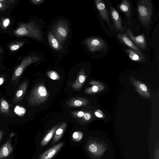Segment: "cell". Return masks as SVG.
<instances>
[{"mask_svg": "<svg viewBox=\"0 0 159 159\" xmlns=\"http://www.w3.org/2000/svg\"><path fill=\"white\" fill-rule=\"evenodd\" d=\"M28 84V83L27 81L21 84L15 94L12 101L13 102H18L22 100L25 94Z\"/></svg>", "mask_w": 159, "mask_h": 159, "instance_id": "2e32d148", "label": "cell"}, {"mask_svg": "<svg viewBox=\"0 0 159 159\" xmlns=\"http://www.w3.org/2000/svg\"><path fill=\"white\" fill-rule=\"evenodd\" d=\"M136 85L138 90L140 92L143 93H145L146 94L148 93L147 88L143 84L138 82L137 83V84H136Z\"/></svg>", "mask_w": 159, "mask_h": 159, "instance_id": "83f0119b", "label": "cell"}, {"mask_svg": "<svg viewBox=\"0 0 159 159\" xmlns=\"http://www.w3.org/2000/svg\"><path fill=\"white\" fill-rule=\"evenodd\" d=\"M59 126L58 124L53 127L52 129L48 131L44 136L40 143V145L42 147L46 145L52 139L57 129Z\"/></svg>", "mask_w": 159, "mask_h": 159, "instance_id": "ffe728a7", "label": "cell"}, {"mask_svg": "<svg viewBox=\"0 0 159 159\" xmlns=\"http://www.w3.org/2000/svg\"><path fill=\"white\" fill-rule=\"evenodd\" d=\"M86 77L84 70V69L80 70L78 74L76 80L72 85V88L76 90H80L84 84Z\"/></svg>", "mask_w": 159, "mask_h": 159, "instance_id": "9a60e30c", "label": "cell"}, {"mask_svg": "<svg viewBox=\"0 0 159 159\" xmlns=\"http://www.w3.org/2000/svg\"><path fill=\"white\" fill-rule=\"evenodd\" d=\"M83 136V134L82 132L76 131L73 133L72 138L74 141L79 142L82 139Z\"/></svg>", "mask_w": 159, "mask_h": 159, "instance_id": "d4e9b609", "label": "cell"}, {"mask_svg": "<svg viewBox=\"0 0 159 159\" xmlns=\"http://www.w3.org/2000/svg\"><path fill=\"white\" fill-rule=\"evenodd\" d=\"M40 59L39 57L34 55L28 56L24 58L13 72L11 80L12 82H17L26 67L31 63L39 61Z\"/></svg>", "mask_w": 159, "mask_h": 159, "instance_id": "5b68a950", "label": "cell"}, {"mask_svg": "<svg viewBox=\"0 0 159 159\" xmlns=\"http://www.w3.org/2000/svg\"><path fill=\"white\" fill-rule=\"evenodd\" d=\"M126 52L132 60L136 61H145L141 57L133 50L127 49L126 50Z\"/></svg>", "mask_w": 159, "mask_h": 159, "instance_id": "7402d4cb", "label": "cell"}, {"mask_svg": "<svg viewBox=\"0 0 159 159\" xmlns=\"http://www.w3.org/2000/svg\"><path fill=\"white\" fill-rule=\"evenodd\" d=\"M117 37L121 43L135 52L141 57L144 61H146V59L145 55L130 40L126 33H123L121 32L118 34Z\"/></svg>", "mask_w": 159, "mask_h": 159, "instance_id": "ba28073f", "label": "cell"}, {"mask_svg": "<svg viewBox=\"0 0 159 159\" xmlns=\"http://www.w3.org/2000/svg\"><path fill=\"white\" fill-rule=\"evenodd\" d=\"M3 50H2V49L0 47V53H2L3 52Z\"/></svg>", "mask_w": 159, "mask_h": 159, "instance_id": "d590c367", "label": "cell"}, {"mask_svg": "<svg viewBox=\"0 0 159 159\" xmlns=\"http://www.w3.org/2000/svg\"><path fill=\"white\" fill-rule=\"evenodd\" d=\"M10 20L9 18H6L3 19L2 22V26L4 29H6L10 24Z\"/></svg>", "mask_w": 159, "mask_h": 159, "instance_id": "f546056e", "label": "cell"}, {"mask_svg": "<svg viewBox=\"0 0 159 159\" xmlns=\"http://www.w3.org/2000/svg\"><path fill=\"white\" fill-rule=\"evenodd\" d=\"M91 118V114L89 113H85L84 116L79 120L81 124H84L89 121Z\"/></svg>", "mask_w": 159, "mask_h": 159, "instance_id": "f1b7e54d", "label": "cell"}, {"mask_svg": "<svg viewBox=\"0 0 159 159\" xmlns=\"http://www.w3.org/2000/svg\"><path fill=\"white\" fill-rule=\"evenodd\" d=\"M49 96L47 90L43 84L35 86L31 92L28 100L29 105L35 106L45 102Z\"/></svg>", "mask_w": 159, "mask_h": 159, "instance_id": "3957f363", "label": "cell"}, {"mask_svg": "<svg viewBox=\"0 0 159 159\" xmlns=\"http://www.w3.org/2000/svg\"><path fill=\"white\" fill-rule=\"evenodd\" d=\"M15 2L14 0H0V11H5Z\"/></svg>", "mask_w": 159, "mask_h": 159, "instance_id": "603a6c76", "label": "cell"}, {"mask_svg": "<svg viewBox=\"0 0 159 159\" xmlns=\"http://www.w3.org/2000/svg\"><path fill=\"white\" fill-rule=\"evenodd\" d=\"M88 100L85 98L77 97L70 98L66 103V106L67 107H79L86 105Z\"/></svg>", "mask_w": 159, "mask_h": 159, "instance_id": "4fadbf2b", "label": "cell"}, {"mask_svg": "<svg viewBox=\"0 0 159 159\" xmlns=\"http://www.w3.org/2000/svg\"><path fill=\"white\" fill-rule=\"evenodd\" d=\"M4 81V79L2 77H0V85H2Z\"/></svg>", "mask_w": 159, "mask_h": 159, "instance_id": "836d02e7", "label": "cell"}, {"mask_svg": "<svg viewBox=\"0 0 159 159\" xmlns=\"http://www.w3.org/2000/svg\"><path fill=\"white\" fill-rule=\"evenodd\" d=\"M24 43V42L23 41H16L10 44L9 48L11 51L15 52L19 49Z\"/></svg>", "mask_w": 159, "mask_h": 159, "instance_id": "cb8c5ba5", "label": "cell"}, {"mask_svg": "<svg viewBox=\"0 0 159 159\" xmlns=\"http://www.w3.org/2000/svg\"><path fill=\"white\" fill-rule=\"evenodd\" d=\"M64 144L60 143L55 145L43 153L38 159H51L60 149Z\"/></svg>", "mask_w": 159, "mask_h": 159, "instance_id": "7c38bea8", "label": "cell"}, {"mask_svg": "<svg viewBox=\"0 0 159 159\" xmlns=\"http://www.w3.org/2000/svg\"><path fill=\"white\" fill-rule=\"evenodd\" d=\"M66 123L63 122L57 129L53 138L52 143H55L59 140L61 138L66 127Z\"/></svg>", "mask_w": 159, "mask_h": 159, "instance_id": "ac0fdd59", "label": "cell"}, {"mask_svg": "<svg viewBox=\"0 0 159 159\" xmlns=\"http://www.w3.org/2000/svg\"><path fill=\"white\" fill-rule=\"evenodd\" d=\"M84 43L88 50L92 52L102 50L106 47L105 41L98 37L88 38L85 40Z\"/></svg>", "mask_w": 159, "mask_h": 159, "instance_id": "52a82bcc", "label": "cell"}, {"mask_svg": "<svg viewBox=\"0 0 159 159\" xmlns=\"http://www.w3.org/2000/svg\"><path fill=\"white\" fill-rule=\"evenodd\" d=\"M94 113L95 116L98 118H102V115L101 114L99 111L97 110V111L95 112Z\"/></svg>", "mask_w": 159, "mask_h": 159, "instance_id": "1f68e13d", "label": "cell"}, {"mask_svg": "<svg viewBox=\"0 0 159 159\" xmlns=\"http://www.w3.org/2000/svg\"><path fill=\"white\" fill-rule=\"evenodd\" d=\"M0 111L7 115L9 114V104L3 98H2L0 100Z\"/></svg>", "mask_w": 159, "mask_h": 159, "instance_id": "44dd1931", "label": "cell"}, {"mask_svg": "<svg viewBox=\"0 0 159 159\" xmlns=\"http://www.w3.org/2000/svg\"><path fill=\"white\" fill-rule=\"evenodd\" d=\"M86 150L94 159L101 157L108 149L107 144L104 142L96 140H89L87 143Z\"/></svg>", "mask_w": 159, "mask_h": 159, "instance_id": "277c9868", "label": "cell"}, {"mask_svg": "<svg viewBox=\"0 0 159 159\" xmlns=\"http://www.w3.org/2000/svg\"><path fill=\"white\" fill-rule=\"evenodd\" d=\"M44 1V0H32L30 1L32 3L35 5L41 4Z\"/></svg>", "mask_w": 159, "mask_h": 159, "instance_id": "4dcf8cb0", "label": "cell"}, {"mask_svg": "<svg viewBox=\"0 0 159 159\" xmlns=\"http://www.w3.org/2000/svg\"><path fill=\"white\" fill-rule=\"evenodd\" d=\"M138 11L141 24L148 30L149 28L152 16L153 6L150 0H139Z\"/></svg>", "mask_w": 159, "mask_h": 159, "instance_id": "7a4b0ae2", "label": "cell"}, {"mask_svg": "<svg viewBox=\"0 0 159 159\" xmlns=\"http://www.w3.org/2000/svg\"><path fill=\"white\" fill-rule=\"evenodd\" d=\"M110 8L111 18L113 21L116 31H120L121 32H123L125 31L126 29L122 26V20L119 13L112 6L110 5Z\"/></svg>", "mask_w": 159, "mask_h": 159, "instance_id": "30bf717a", "label": "cell"}, {"mask_svg": "<svg viewBox=\"0 0 159 159\" xmlns=\"http://www.w3.org/2000/svg\"><path fill=\"white\" fill-rule=\"evenodd\" d=\"M13 34L18 37L27 36L39 41L43 40L42 36L39 28L33 21L20 23L13 30Z\"/></svg>", "mask_w": 159, "mask_h": 159, "instance_id": "6da1fadb", "label": "cell"}, {"mask_svg": "<svg viewBox=\"0 0 159 159\" xmlns=\"http://www.w3.org/2000/svg\"><path fill=\"white\" fill-rule=\"evenodd\" d=\"M155 159H159V148L158 147L155 153Z\"/></svg>", "mask_w": 159, "mask_h": 159, "instance_id": "d6a6232c", "label": "cell"}, {"mask_svg": "<svg viewBox=\"0 0 159 159\" xmlns=\"http://www.w3.org/2000/svg\"><path fill=\"white\" fill-rule=\"evenodd\" d=\"M118 8L122 11L125 13L128 19V24L130 25L131 10L129 1L128 0H123L119 5Z\"/></svg>", "mask_w": 159, "mask_h": 159, "instance_id": "e0dca14e", "label": "cell"}, {"mask_svg": "<svg viewBox=\"0 0 159 159\" xmlns=\"http://www.w3.org/2000/svg\"><path fill=\"white\" fill-rule=\"evenodd\" d=\"M48 37L49 44L53 49L58 51H61L62 50V46L52 32H49Z\"/></svg>", "mask_w": 159, "mask_h": 159, "instance_id": "d6986e66", "label": "cell"}, {"mask_svg": "<svg viewBox=\"0 0 159 159\" xmlns=\"http://www.w3.org/2000/svg\"><path fill=\"white\" fill-rule=\"evenodd\" d=\"M11 134L9 139L0 148V159H4L9 157L12 152L13 148L11 143Z\"/></svg>", "mask_w": 159, "mask_h": 159, "instance_id": "5bb4252c", "label": "cell"}, {"mask_svg": "<svg viewBox=\"0 0 159 159\" xmlns=\"http://www.w3.org/2000/svg\"><path fill=\"white\" fill-rule=\"evenodd\" d=\"M126 34L135 45L143 50H145L147 47V43L143 34L137 36H134L131 29L129 28L126 31Z\"/></svg>", "mask_w": 159, "mask_h": 159, "instance_id": "9c48e42d", "label": "cell"}, {"mask_svg": "<svg viewBox=\"0 0 159 159\" xmlns=\"http://www.w3.org/2000/svg\"><path fill=\"white\" fill-rule=\"evenodd\" d=\"M95 3L96 6L102 19L105 21L112 29V27L111 25L108 12L106 5L102 0H95Z\"/></svg>", "mask_w": 159, "mask_h": 159, "instance_id": "8fae6325", "label": "cell"}, {"mask_svg": "<svg viewBox=\"0 0 159 159\" xmlns=\"http://www.w3.org/2000/svg\"><path fill=\"white\" fill-rule=\"evenodd\" d=\"M3 133V131L2 129L0 131V141L2 137Z\"/></svg>", "mask_w": 159, "mask_h": 159, "instance_id": "e575fe53", "label": "cell"}, {"mask_svg": "<svg viewBox=\"0 0 159 159\" xmlns=\"http://www.w3.org/2000/svg\"><path fill=\"white\" fill-rule=\"evenodd\" d=\"M47 75L50 78L54 80H57L60 78V76L58 73L53 70L48 71L47 73Z\"/></svg>", "mask_w": 159, "mask_h": 159, "instance_id": "484cf974", "label": "cell"}, {"mask_svg": "<svg viewBox=\"0 0 159 159\" xmlns=\"http://www.w3.org/2000/svg\"><path fill=\"white\" fill-rule=\"evenodd\" d=\"M67 23L63 20L58 22L54 27V36L60 44H63L69 33V28Z\"/></svg>", "mask_w": 159, "mask_h": 159, "instance_id": "8992f818", "label": "cell"}, {"mask_svg": "<svg viewBox=\"0 0 159 159\" xmlns=\"http://www.w3.org/2000/svg\"><path fill=\"white\" fill-rule=\"evenodd\" d=\"M85 112L82 111H73L71 112L70 113L72 116L79 120H80L84 116Z\"/></svg>", "mask_w": 159, "mask_h": 159, "instance_id": "4316f807", "label": "cell"}]
</instances>
